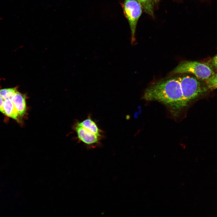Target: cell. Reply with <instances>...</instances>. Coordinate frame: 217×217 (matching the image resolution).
<instances>
[{
    "label": "cell",
    "mask_w": 217,
    "mask_h": 217,
    "mask_svg": "<svg viewBox=\"0 0 217 217\" xmlns=\"http://www.w3.org/2000/svg\"><path fill=\"white\" fill-rule=\"evenodd\" d=\"M146 13L153 17L154 2L153 0H137Z\"/></svg>",
    "instance_id": "cell-9"
},
{
    "label": "cell",
    "mask_w": 217,
    "mask_h": 217,
    "mask_svg": "<svg viewBox=\"0 0 217 217\" xmlns=\"http://www.w3.org/2000/svg\"><path fill=\"white\" fill-rule=\"evenodd\" d=\"M75 130L79 140L90 146L98 143L101 138L80 126L77 125Z\"/></svg>",
    "instance_id": "cell-5"
},
{
    "label": "cell",
    "mask_w": 217,
    "mask_h": 217,
    "mask_svg": "<svg viewBox=\"0 0 217 217\" xmlns=\"http://www.w3.org/2000/svg\"><path fill=\"white\" fill-rule=\"evenodd\" d=\"M212 63L213 66L217 69V55L214 56L212 59Z\"/></svg>",
    "instance_id": "cell-13"
},
{
    "label": "cell",
    "mask_w": 217,
    "mask_h": 217,
    "mask_svg": "<svg viewBox=\"0 0 217 217\" xmlns=\"http://www.w3.org/2000/svg\"><path fill=\"white\" fill-rule=\"evenodd\" d=\"M153 0L154 1V2H155V3H156L157 2H158L159 1V0Z\"/></svg>",
    "instance_id": "cell-14"
},
{
    "label": "cell",
    "mask_w": 217,
    "mask_h": 217,
    "mask_svg": "<svg viewBox=\"0 0 217 217\" xmlns=\"http://www.w3.org/2000/svg\"><path fill=\"white\" fill-rule=\"evenodd\" d=\"M178 77L183 97L187 104L205 92V88L195 77L188 75Z\"/></svg>",
    "instance_id": "cell-3"
},
{
    "label": "cell",
    "mask_w": 217,
    "mask_h": 217,
    "mask_svg": "<svg viewBox=\"0 0 217 217\" xmlns=\"http://www.w3.org/2000/svg\"><path fill=\"white\" fill-rule=\"evenodd\" d=\"M207 86L211 89H217V73L205 81Z\"/></svg>",
    "instance_id": "cell-11"
},
{
    "label": "cell",
    "mask_w": 217,
    "mask_h": 217,
    "mask_svg": "<svg viewBox=\"0 0 217 217\" xmlns=\"http://www.w3.org/2000/svg\"><path fill=\"white\" fill-rule=\"evenodd\" d=\"M5 99L0 95V112L4 114V111L3 108V104Z\"/></svg>",
    "instance_id": "cell-12"
},
{
    "label": "cell",
    "mask_w": 217,
    "mask_h": 217,
    "mask_svg": "<svg viewBox=\"0 0 217 217\" xmlns=\"http://www.w3.org/2000/svg\"><path fill=\"white\" fill-rule=\"evenodd\" d=\"M142 99L161 102L175 111L181 109L187 104L183 97L178 77L157 82L145 90Z\"/></svg>",
    "instance_id": "cell-1"
},
{
    "label": "cell",
    "mask_w": 217,
    "mask_h": 217,
    "mask_svg": "<svg viewBox=\"0 0 217 217\" xmlns=\"http://www.w3.org/2000/svg\"><path fill=\"white\" fill-rule=\"evenodd\" d=\"M77 125L83 127L90 132L101 137V131L96 123L90 117L78 123Z\"/></svg>",
    "instance_id": "cell-7"
},
{
    "label": "cell",
    "mask_w": 217,
    "mask_h": 217,
    "mask_svg": "<svg viewBox=\"0 0 217 217\" xmlns=\"http://www.w3.org/2000/svg\"><path fill=\"white\" fill-rule=\"evenodd\" d=\"M123 6L124 12L128 20L131 30V44L133 46L136 44V28L142 9L137 0H125Z\"/></svg>",
    "instance_id": "cell-4"
},
{
    "label": "cell",
    "mask_w": 217,
    "mask_h": 217,
    "mask_svg": "<svg viewBox=\"0 0 217 217\" xmlns=\"http://www.w3.org/2000/svg\"><path fill=\"white\" fill-rule=\"evenodd\" d=\"M26 96L17 91L11 99L19 115L23 116L26 110Z\"/></svg>",
    "instance_id": "cell-6"
},
{
    "label": "cell",
    "mask_w": 217,
    "mask_h": 217,
    "mask_svg": "<svg viewBox=\"0 0 217 217\" xmlns=\"http://www.w3.org/2000/svg\"><path fill=\"white\" fill-rule=\"evenodd\" d=\"M4 114L7 116L17 120L19 115L11 99H5L3 104Z\"/></svg>",
    "instance_id": "cell-8"
},
{
    "label": "cell",
    "mask_w": 217,
    "mask_h": 217,
    "mask_svg": "<svg viewBox=\"0 0 217 217\" xmlns=\"http://www.w3.org/2000/svg\"><path fill=\"white\" fill-rule=\"evenodd\" d=\"M191 74L206 81L215 73L208 65L197 61H185L180 63L170 73L171 75Z\"/></svg>",
    "instance_id": "cell-2"
},
{
    "label": "cell",
    "mask_w": 217,
    "mask_h": 217,
    "mask_svg": "<svg viewBox=\"0 0 217 217\" xmlns=\"http://www.w3.org/2000/svg\"><path fill=\"white\" fill-rule=\"evenodd\" d=\"M17 87L0 89V95L5 100L11 99L17 90Z\"/></svg>",
    "instance_id": "cell-10"
}]
</instances>
